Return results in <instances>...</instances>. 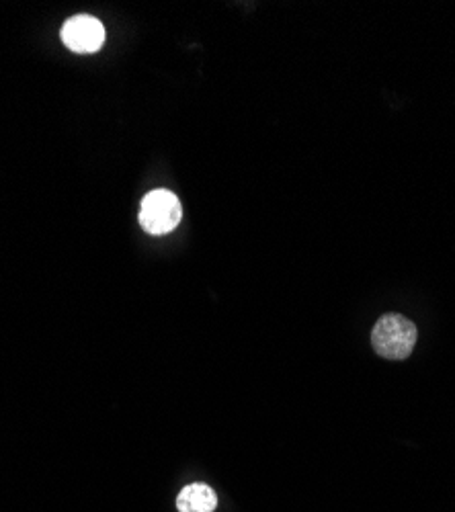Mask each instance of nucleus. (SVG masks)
<instances>
[{
  "label": "nucleus",
  "instance_id": "1",
  "mask_svg": "<svg viewBox=\"0 0 455 512\" xmlns=\"http://www.w3.org/2000/svg\"><path fill=\"white\" fill-rule=\"evenodd\" d=\"M419 330L415 322L400 314H386L378 320L371 332V345L376 353L390 361H402L410 357L412 349L417 345Z\"/></svg>",
  "mask_w": 455,
  "mask_h": 512
},
{
  "label": "nucleus",
  "instance_id": "2",
  "mask_svg": "<svg viewBox=\"0 0 455 512\" xmlns=\"http://www.w3.org/2000/svg\"><path fill=\"white\" fill-rule=\"evenodd\" d=\"M183 218L179 197L167 189H156L148 193L140 209V226L154 236L173 232Z\"/></svg>",
  "mask_w": 455,
  "mask_h": 512
},
{
  "label": "nucleus",
  "instance_id": "3",
  "mask_svg": "<svg viewBox=\"0 0 455 512\" xmlns=\"http://www.w3.org/2000/svg\"><path fill=\"white\" fill-rule=\"evenodd\" d=\"M62 41L76 54H93L103 46L105 29L95 17L78 15L62 27Z\"/></svg>",
  "mask_w": 455,
  "mask_h": 512
},
{
  "label": "nucleus",
  "instance_id": "4",
  "mask_svg": "<svg viewBox=\"0 0 455 512\" xmlns=\"http://www.w3.org/2000/svg\"><path fill=\"white\" fill-rule=\"evenodd\" d=\"M218 504L216 492L205 484H191L177 498L179 512H214Z\"/></svg>",
  "mask_w": 455,
  "mask_h": 512
}]
</instances>
